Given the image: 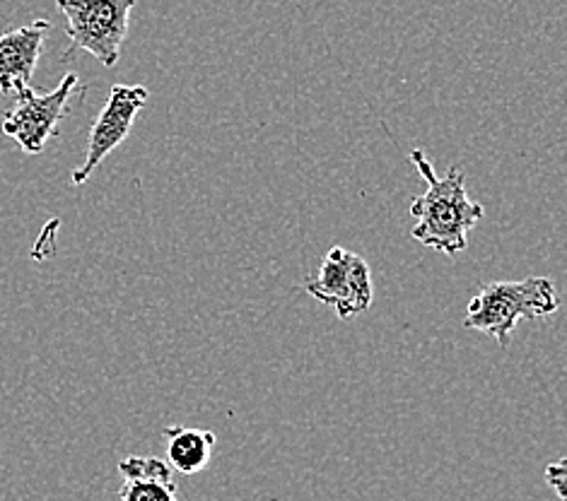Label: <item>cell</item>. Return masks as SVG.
Segmentation results:
<instances>
[{"label": "cell", "mask_w": 567, "mask_h": 501, "mask_svg": "<svg viewBox=\"0 0 567 501\" xmlns=\"http://www.w3.org/2000/svg\"><path fill=\"white\" fill-rule=\"evenodd\" d=\"M411 161L427 184L425 194L411 202V215L417 220L411 232L413 239L447 255L464 251L471 229L483 218V206L471 200L466 191V176L462 169L440 176L423 150H413Z\"/></svg>", "instance_id": "cell-1"}, {"label": "cell", "mask_w": 567, "mask_h": 501, "mask_svg": "<svg viewBox=\"0 0 567 501\" xmlns=\"http://www.w3.org/2000/svg\"><path fill=\"white\" fill-rule=\"evenodd\" d=\"M560 300L548 278L493 282L468 302L464 328L493 335L499 347H509L512 333L524 319L556 314Z\"/></svg>", "instance_id": "cell-2"}, {"label": "cell", "mask_w": 567, "mask_h": 501, "mask_svg": "<svg viewBox=\"0 0 567 501\" xmlns=\"http://www.w3.org/2000/svg\"><path fill=\"white\" fill-rule=\"evenodd\" d=\"M136 3L138 0H56L71 39V49L63 59L71 61L73 51L80 49L106 67H114L128 36L131 10Z\"/></svg>", "instance_id": "cell-3"}, {"label": "cell", "mask_w": 567, "mask_h": 501, "mask_svg": "<svg viewBox=\"0 0 567 501\" xmlns=\"http://www.w3.org/2000/svg\"><path fill=\"white\" fill-rule=\"evenodd\" d=\"M75 87L78 75L69 73L56 90L44 94L34 92L30 85L18 90L16 106L3 118V133L22 147V153L39 155L47 147L51 135H56Z\"/></svg>", "instance_id": "cell-4"}, {"label": "cell", "mask_w": 567, "mask_h": 501, "mask_svg": "<svg viewBox=\"0 0 567 501\" xmlns=\"http://www.w3.org/2000/svg\"><path fill=\"white\" fill-rule=\"evenodd\" d=\"M305 290L323 306L333 309L339 319L358 316L372 304V270L358 253L336 247L323 259L317 278L305 284Z\"/></svg>", "instance_id": "cell-5"}, {"label": "cell", "mask_w": 567, "mask_h": 501, "mask_svg": "<svg viewBox=\"0 0 567 501\" xmlns=\"http://www.w3.org/2000/svg\"><path fill=\"white\" fill-rule=\"evenodd\" d=\"M151 92L143 85H114L110 92V100H106L104 109L100 112L97 121L90 131L87 150L83 167L73 171V184L83 186L92 171L97 169L104 157H110L116 147L128 138V133L136 124V116L141 114L143 106L147 104Z\"/></svg>", "instance_id": "cell-6"}, {"label": "cell", "mask_w": 567, "mask_h": 501, "mask_svg": "<svg viewBox=\"0 0 567 501\" xmlns=\"http://www.w3.org/2000/svg\"><path fill=\"white\" fill-rule=\"evenodd\" d=\"M49 30L47 20H34L0 36V92L12 94L30 85Z\"/></svg>", "instance_id": "cell-7"}, {"label": "cell", "mask_w": 567, "mask_h": 501, "mask_svg": "<svg viewBox=\"0 0 567 501\" xmlns=\"http://www.w3.org/2000/svg\"><path fill=\"white\" fill-rule=\"evenodd\" d=\"M118 501H179L169 463L155 456H128L118 463Z\"/></svg>", "instance_id": "cell-8"}, {"label": "cell", "mask_w": 567, "mask_h": 501, "mask_svg": "<svg viewBox=\"0 0 567 501\" xmlns=\"http://www.w3.org/2000/svg\"><path fill=\"white\" fill-rule=\"evenodd\" d=\"M167 463L172 470L182 476H198L204 472L213 458V449L218 439L208 429H192V427H167Z\"/></svg>", "instance_id": "cell-9"}, {"label": "cell", "mask_w": 567, "mask_h": 501, "mask_svg": "<svg viewBox=\"0 0 567 501\" xmlns=\"http://www.w3.org/2000/svg\"><path fill=\"white\" fill-rule=\"evenodd\" d=\"M567 460L565 458H560V460H556V463L553 466H548L546 468V480H548V484L553 487V490H556V494H558V499H567V494H565V478H567Z\"/></svg>", "instance_id": "cell-10"}]
</instances>
